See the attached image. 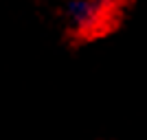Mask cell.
I'll list each match as a JSON object with an SVG mask.
<instances>
[{"instance_id":"cell-1","label":"cell","mask_w":147,"mask_h":140,"mask_svg":"<svg viewBox=\"0 0 147 140\" xmlns=\"http://www.w3.org/2000/svg\"><path fill=\"white\" fill-rule=\"evenodd\" d=\"M70 15H73L77 26L88 29V26H92L99 20V15H101V5L94 2V0H77V2L70 7Z\"/></svg>"}]
</instances>
